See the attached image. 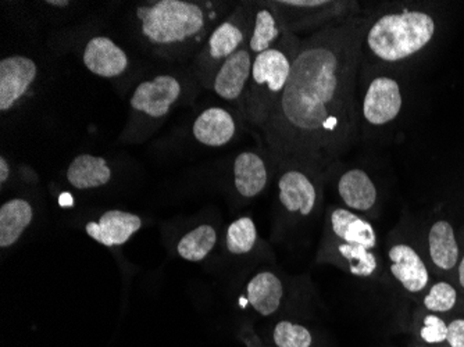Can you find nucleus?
Returning a JSON list of instances; mask_svg holds the SVG:
<instances>
[{"mask_svg":"<svg viewBox=\"0 0 464 347\" xmlns=\"http://www.w3.org/2000/svg\"><path fill=\"white\" fill-rule=\"evenodd\" d=\"M366 15L302 39L288 85L260 130L274 163L330 169L359 135L356 80Z\"/></svg>","mask_w":464,"mask_h":347,"instance_id":"1","label":"nucleus"},{"mask_svg":"<svg viewBox=\"0 0 464 347\" xmlns=\"http://www.w3.org/2000/svg\"><path fill=\"white\" fill-rule=\"evenodd\" d=\"M226 4L195 0H153L135 7V25L155 56L188 59L199 53L224 20Z\"/></svg>","mask_w":464,"mask_h":347,"instance_id":"2","label":"nucleus"},{"mask_svg":"<svg viewBox=\"0 0 464 347\" xmlns=\"http://www.w3.org/2000/svg\"><path fill=\"white\" fill-rule=\"evenodd\" d=\"M435 35V21L420 10L384 12L369 17L364 28L363 57L377 66H392L423 51Z\"/></svg>","mask_w":464,"mask_h":347,"instance_id":"3","label":"nucleus"},{"mask_svg":"<svg viewBox=\"0 0 464 347\" xmlns=\"http://www.w3.org/2000/svg\"><path fill=\"white\" fill-rule=\"evenodd\" d=\"M301 41L298 35L291 33L277 48L257 54L253 60L245 101V119L259 131L265 127L288 85Z\"/></svg>","mask_w":464,"mask_h":347,"instance_id":"4","label":"nucleus"},{"mask_svg":"<svg viewBox=\"0 0 464 347\" xmlns=\"http://www.w3.org/2000/svg\"><path fill=\"white\" fill-rule=\"evenodd\" d=\"M184 98V81L179 75L158 74L140 81L130 98L129 122L121 140L138 143L148 140Z\"/></svg>","mask_w":464,"mask_h":347,"instance_id":"5","label":"nucleus"},{"mask_svg":"<svg viewBox=\"0 0 464 347\" xmlns=\"http://www.w3.org/2000/svg\"><path fill=\"white\" fill-rule=\"evenodd\" d=\"M253 14L255 2L237 5L212 31L199 53L195 56V74L206 90H212L213 80L221 64L246 45Z\"/></svg>","mask_w":464,"mask_h":347,"instance_id":"6","label":"nucleus"},{"mask_svg":"<svg viewBox=\"0 0 464 347\" xmlns=\"http://www.w3.org/2000/svg\"><path fill=\"white\" fill-rule=\"evenodd\" d=\"M289 33H319L331 25L362 15L359 2L352 0H277L273 2Z\"/></svg>","mask_w":464,"mask_h":347,"instance_id":"7","label":"nucleus"},{"mask_svg":"<svg viewBox=\"0 0 464 347\" xmlns=\"http://www.w3.org/2000/svg\"><path fill=\"white\" fill-rule=\"evenodd\" d=\"M277 169L280 205L286 213L309 217L322 200L323 182L331 169L304 163H280Z\"/></svg>","mask_w":464,"mask_h":347,"instance_id":"8","label":"nucleus"},{"mask_svg":"<svg viewBox=\"0 0 464 347\" xmlns=\"http://www.w3.org/2000/svg\"><path fill=\"white\" fill-rule=\"evenodd\" d=\"M403 93L401 83L388 74H377L367 83L359 116L370 128H384L398 119L402 111Z\"/></svg>","mask_w":464,"mask_h":347,"instance_id":"9","label":"nucleus"},{"mask_svg":"<svg viewBox=\"0 0 464 347\" xmlns=\"http://www.w3.org/2000/svg\"><path fill=\"white\" fill-rule=\"evenodd\" d=\"M38 78L35 60L12 54L0 60V111L6 114L31 95Z\"/></svg>","mask_w":464,"mask_h":347,"instance_id":"10","label":"nucleus"},{"mask_svg":"<svg viewBox=\"0 0 464 347\" xmlns=\"http://www.w3.org/2000/svg\"><path fill=\"white\" fill-rule=\"evenodd\" d=\"M253 60L255 56L245 45L221 64L212 85L213 92L236 107L237 111L242 114L244 119L245 101L252 74Z\"/></svg>","mask_w":464,"mask_h":347,"instance_id":"11","label":"nucleus"},{"mask_svg":"<svg viewBox=\"0 0 464 347\" xmlns=\"http://www.w3.org/2000/svg\"><path fill=\"white\" fill-rule=\"evenodd\" d=\"M324 241L357 245L377 250L378 236L374 227L354 211L346 207L328 208L325 218Z\"/></svg>","mask_w":464,"mask_h":347,"instance_id":"12","label":"nucleus"},{"mask_svg":"<svg viewBox=\"0 0 464 347\" xmlns=\"http://www.w3.org/2000/svg\"><path fill=\"white\" fill-rule=\"evenodd\" d=\"M239 134L236 111L226 107L212 106L198 114L192 124L195 140L206 148H224Z\"/></svg>","mask_w":464,"mask_h":347,"instance_id":"13","label":"nucleus"},{"mask_svg":"<svg viewBox=\"0 0 464 347\" xmlns=\"http://www.w3.org/2000/svg\"><path fill=\"white\" fill-rule=\"evenodd\" d=\"M83 66L96 77L113 80L121 77L130 67L127 52L109 36L96 35L82 51Z\"/></svg>","mask_w":464,"mask_h":347,"instance_id":"14","label":"nucleus"},{"mask_svg":"<svg viewBox=\"0 0 464 347\" xmlns=\"http://www.w3.org/2000/svg\"><path fill=\"white\" fill-rule=\"evenodd\" d=\"M289 34L291 33L273 2H255L252 28L246 42L247 49L253 56L256 57L257 54L277 48Z\"/></svg>","mask_w":464,"mask_h":347,"instance_id":"15","label":"nucleus"},{"mask_svg":"<svg viewBox=\"0 0 464 347\" xmlns=\"http://www.w3.org/2000/svg\"><path fill=\"white\" fill-rule=\"evenodd\" d=\"M270 164L262 151L244 150L232 163V178L239 197L253 199L265 192L270 181Z\"/></svg>","mask_w":464,"mask_h":347,"instance_id":"16","label":"nucleus"},{"mask_svg":"<svg viewBox=\"0 0 464 347\" xmlns=\"http://www.w3.org/2000/svg\"><path fill=\"white\" fill-rule=\"evenodd\" d=\"M333 263L359 278H372L377 274L380 262L375 250L357 245L324 241L320 250L319 262Z\"/></svg>","mask_w":464,"mask_h":347,"instance_id":"17","label":"nucleus"},{"mask_svg":"<svg viewBox=\"0 0 464 347\" xmlns=\"http://www.w3.org/2000/svg\"><path fill=\"white\" fill-rule=\"evenodd\" d=\"M390 273L409 294H421L429 286L430 274L419 253L406 244H395L388 250Z\"/></svg>","mask_w":464,"mask_h":347,"instance_id":"18","label":"nucleus"},{"mask_svg":"<svg viewBox=\"0 0 464 347\" xmlns=\"http://www.w3.org/2000/svg\"><path fill=\"white\" fill-rule=\"evenodd\" d=\"M336 192L343 205L354 213H372L378 205V189L369 172L346 169L336 178Z\"/></svg>","mask_w":464,"mask_h":347,"instance_id":"19","label":"nucleus"},{"mask_svg":"<svg viewBox=\"0 0 464 347\" xmlns=\"http://www.w3.org/2000/svg\"><path fill=\"white\" fill-rule=\"evenodd\" d=\"M142 220L137 214L121 210H109L99 218L85 226V231L103 246H121L131 239L135 232L140 231Z\"/></svg>","mask_w":464,"mask_h":347,"instance_id":"20","label":"nucleus"},{"mask_svg":"<svg viewBox=\"0 0 464 347\" xmlns=\"http://www.w3.org/2000/svg\"><path fill=\"white\" fill-rule=\"evenodd\" d=\"M113 169L106 159L90 153L75 156L66 171L67 182L78 190L104 187L111 181Z\"/></svg>","mask_w":464,"mask_h":347,"instance_id":"21","label":"nucleus"},{"mask_svg":"<svg viewBox=\"0 0 464 347\" xmlns=\"http://www.w3.org/2000/svg\"><path fill=\"white\" fill-rule=\"evenodd\" d=\"M284 297L281 279L270 271H263L253 276L246 286V300L259 314H274L280 309Z\"/></svg>","mask_w":464,"mask_h":347,"instance_id":"22","label":"nucleus"},{"mask_svg":"<svg viewBox=\"0 0 464 347\" xmlns=\"http://www.w3.org/2000/svg\"><path fill=\"white\" fill-rule=\"evenodd\" d=\"M33 218V206L28 200L15 198L5 203L0 208V247L13 246Z\"/></svg>","mask_w":464,"mask_h":347,"instance_id":"23","label":"nucleus"},{"mask_svg":"<svg viewBox=\"0 0 464 347\" xmlns=\"http://www.w3.org/2000/svg\"><path fill=\"white\" fill-rule=\"evenodd\" d=\"M429 250L431 262L442 271H450L459 262V245L455 231L448 221H437L430 229Z\"/></svg>","mask_w":464,"mask_h":347,"instance_id":"24","label":"nucleus"},{"mask_svg":"<svg viewBox=\"0 0 464 347\" xmlns=\"http://www.w3.org/2000/svg\"><path fill=\"white\" fill-rule=\"evenodd\" d=\"M218 244V232L212 226H200L181 237L177 252L187 262H202Z\"/></svg>","mask_w":464,"mask_h":347,"instance_id":"25","label":"nucleus"},{"mask_svg":"<svg viewBox=\"0 0 464 347\" xmlns=\"http://www.w3.org/2000/svg\"><path fill=\"white\" fill-rule=\"evenodd\" d=\"M256 241V224L250 217H241L227 229V249L232 255H241L252 252Z\"/></svg>","mask_w":464,"mask_h":347,"instance_id":"26","label":"nucleus"},{"mask_svg":"<svg viewBox=\"0 0 464 347\" xmlns=\"http://www.w3.org/2000/svg\"><path fill=\"white\" fill-rule=\"evenodd\" d=\"M458 292L448 282H437L424 296L423 304L430 313H448L456 306Z\"/></svg>","mask_w":464,"mask_h":347,"instance_id":"27","label":"nucleus"},{"mask_svg":"<svg viewBox=\"0 0 464 347\" xmlns=\"http://www.w3.org/2000/svg\"><path fill=\"white\" fill-rule=\"evenodd\" d=\"M274 342L278 347H310L312 335L299 323L281 321L274 330Z\"/></svg>","mask_w":464,"mask_h":347,"instance_id":"28","label":"nucleus"},{"mask_svg":"<svg viewBox=\"0 0 464 347\" xmlns=\"http://www.w3.org/2000/svg\"><path fill=\"white\" fill-rule=\"evenodd\" d=\"M420 338L429 344H440L442 342H447L448 323L432 313L426 315L421 328H420Z\"/></svg>","mask_w":464,"mask_h":347,"instance_id":"29","label":"nucleus"},{"mask_svg":"<svg viewBox=\"0 0 464 347\" xmlns=\"http://www.w3.org/2000/svg\"><path fill=\"white\" fill-rule=\"evenodd\" d=\"M448 343L450 347H464V320L458 318L448 323Z\"/></svg>","mask_w":464,"mask_h":347,"instance_id":"30","label":"nucleus"},{"mask_svg":"<svg viewBox=\"0 0 464 347\" xmlns=\"http://www.w3.org/2000/svg\"><path fill=\"white\" fill-rule=\"evenodd\" d=\"M10 174H12V167H10L9 160L2 156L0 158V184L2 187L9 181Z\"/></svg>","mask_w":464,"mask_h":347,"instance_id":"31","label":"nucleus"},{"mask_svg":"<svg viewBox=\"0 0 464 347\" xmlns=\"http://www.w3.org/2000/svg\"><path fill=\"white\" fill-rule=\"evenodd\" d=\"M459 282H460L461 288L464 289V257L460 260L459 265Z\"/></svg>","mask_w":464,"mask_h":347,"instance_id":"32","label":"nucleus"},{"mask_svg":"<svg viewBox=\"0 0 464 347\" xmlns=\"http://www.w3.org/2000/svg\"><path fill=\"white\" fill-rule=\"evenodd\" d=\"M45 5L53 7H67L69 6L70 2H53V0H49V2H45Z\"/></svg>","mask_w":464,"mask_h":347,"instance_id":"33","label":"nucleus"},{"mask_svg":"<svg viewBox=\"0 0 464 347\" xmlns=\"http://www.w3.org/2000/svg\"><path fill=\"white\" fill-rule=\"evenodd\" d=\"M60 203H62V206H70L72 205V199L70 198L66 197V199H64V197L60 199Z\"/></svg>","mask_w":464,"mask_h":347,"instance_id":"34","label":"nucleus"}]
</instances>
